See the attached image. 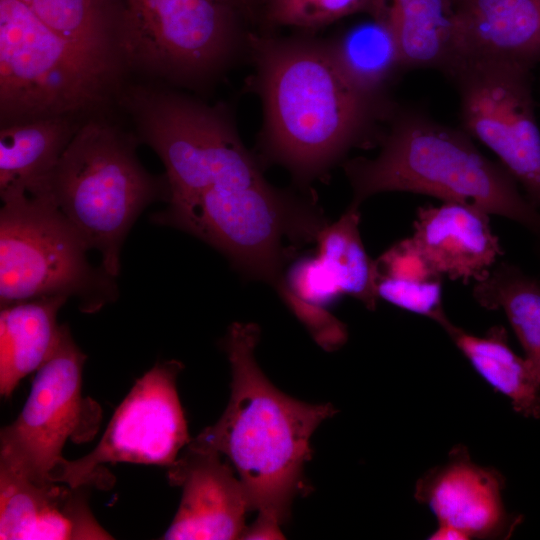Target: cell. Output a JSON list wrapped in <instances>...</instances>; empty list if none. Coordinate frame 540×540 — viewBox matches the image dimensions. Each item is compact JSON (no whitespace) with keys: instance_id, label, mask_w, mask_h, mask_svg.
Returning <instances> with one entry per match:
<instances>
[{"instance_id":"cell-1","label":"cell","mask_w":540,"mask_h":540,"mask_svg":"<svg viewBox=\"0 0 540 540\" xmlns=\"http://www.w3.org/2000/svg\"><path fill=\"white\" fill-rule=\"evenodd\" d=\"M263 107L262 146L300 185L324 176L385 116L384 98L358 89L328 42L250 34Z\"/></svg>"},{"instance_id":"cell-2","label":"cell","mask_w":540,"mask_h":540,"mask_svg":"<svg viewBox=\"0 0 540 540\" xmlns=\"http://www.w3.org/2000/svg\"><path fill=\"white\" fill-rule=\"evenodd\" d=\"M259 336L253 323L229 327L223 343L232 371L229 403L220 419L189 444L217 451L237 472L250 510L258 511L242 538L279 539L294 497L307 489L303 468L311 457L310 438L336 410L279 391L255 360Z\"/></svg>"},{"instance_id":"cell-3","label":"cell","mask_w":540,"mask_h":540,"mask_svg":"<svg viewBox=\"0 0 540 540\" xmlns=\"http://www.w3.org/2000/svg\"><path fill=\"white\" fill-rule=\"evenodd\" d=\"M358 206L383 192H412L472 204L540 236V209L514 177L482 154L464 130L415 109L395 113L376 157L344 165Z\"/></svg>"},{"instance_id":"cell-4","label":"cell","mask_w":540,"mask_h":540,"mask_svg":"<svg viewBox=\"0 0 540 540\" xmlns=\"http://www.w3.org/2000/svg\"><path fill=\"white\" fill-rule=\"evenodd\" d=\"M136 140L99 116H90L71 139L50 181L60 210L115 278L123 242L135 220L154 200L168 198L165 177H153L140 164Z\"/></svg>"},{"instance_id":"cell-5","label":"cell","mask_w":540,"mask_h":540,"mask_svg":"<svg viewBox=\"0 0 540 540\" xmlns=\"http://www.w3.org/2000/svg\"><path fill=\"white\" fill-rule=\"evenodd\" d=\"M224 254L245 277L284 289L283 266L295 246L317 239L328 223L315 203L265 179L211 187L193 201L154 215Z\"/></svg>"},{"instance_id":"cell-6","label":"cell","mask_w":540,"mask_h":540,"mask_svg":"<svg viewBox=\"0 0 540 540\" xmlns=\"http://www.w3.org/2000/svg\"><path fill=\"white\" fill-rule=\"evenodd\" d=\"M122 72L50 30L21 0H0V123L83 118L118 92Z\"/></svg>"},{"instance_id":"cell-7","label":"cell","mask_w":540,"mask_h":540,"mask_svg":"<svg viewBox=\"0 0 540 540\" xmlns=\"http://www.w3.org/2000/svg\"><path fill=\"white\" fill-rule=\"evenodd\" d=\"M0 304L74 297L85 313L118 294L115 277L93 267L85 241L51 191L0 193Z\"/></svg>"},{"instance_id":"cell-8","label":"cell","mask_w":540,"mask_h":540,"mask_svg":"<svg viewBox=\"0 0 540 540\" xmlns=\"http://www.w3.org/2000/svg\"><path fill=\"white\" fill-rule=\"evenodd\" d=\"M119 100L137 139L165 167L169 207L187 204L214 186L263 177L223 106L139 85L125 89Z\"/></svg>"},{"instance_id":"cell-9","label":"cell","mask_w":540,"mask_h":540,"mask_svg":"<svg viewBox=\"0 0 540 540\" xmlns=\"http://www.w3.org/2000/svg\"><path fill=\"white\" fill-rule=\"evenodd\" d=\"M126 68L198 84L226 68L241 44L233 0H124Z\"/></svg>"},{"instance_id":"cell-10","label":"cell","mask_w":540,"mask_h":540,"mask_svg":"<svg viewBox=\"0 0 540 540\" xmlns=\"http://www.w3.org/2000/svg\"><path fill=\"white\" fill-rule=\"evenodd\" d=\"M86 356L66 325L62 340L37 371L18 417L0 433V467L38 482H56L68 440L86 442L101 421L97 402L82 395Z\"/></svg>"},{"instance_id":"cell-11","label":"cell","mask_w":540,"mask_h":540,"mask_svg":"<svg viewBox=\"0 0 540 540\" xmlns=\"http://www.w3.org/2000/svg\"><path fill=\"white\" fill-rule=\"evenodd\" d=\"M532 68L514 61L463 56L444 73L456 84L463 130L497 156L540 209V129Z\"/></svg>"},{"instance_id":"cell-12","label":"cell","mask_w":540,"mask_h":540,"mask_svg":"<svg viewBox=\"0 0 540 540\" xmlns=\"http://www.w3.org/2000/svg\"><path fill=\"white\" fill-rule=\"evenodd\" d=\"M180 362L157 363L139 378L115 410L100 441L88 454L65 460L56 482L72 487L100 481L110 463L169 467L190 442L178 397Z\"/></svg>"},{"instance_id":"cell-13","label":"cell","mask_w":540,"mask_h":540,"mask_svg":"<svg viewBox=\"0 0 540 540\" xmlns=\"http://www.w3.org/2000/svg\"><path fill=\"white\" fill-rule=\"evenodd\" d=\"M503 476L475 463L466 447H454L445 463L426 472L415 485V499L428 506L438 525L468 539H505L521 522L503 501Z\"/></svg>"},{"instance_id":"cell-14","label":"cell","mask_w":540,"mask_h":540,"mask_svg":"<svg viewBox=\"0 0 540 540\" xmlns=\"http://www.w3.org/2000/svg\"><path fill=\"white\" fill-rule=\"evenodd\" d=\"M171 485L182 490L179 508L161 539L241 538L249 508L242 482L217 451L188 444L168 467Z\"/></svg>"},{"instance_id":"cell-15","label":"cell","mask_w":540,"mask_h":540,"mask_svg":"<svg viewBox=\"0 0 540 540\" xmlns=\"http://www.w3.org/2000/svg\"><path fill=\"white\" fill-rule=\"evenodd\" d=\"M38 482L0 467L1 540H105L85 486Z\"/></svg>"},{"instance_id":"cell-16","label":"cell","mask_w":540,"mask_h":540,"mask_svg":"<svg viewBox=\"0 0 540 540\" xmlns=\"http://www.w3.org/2000/svg\"><path fill=\"white\" fill-rule=\"evenodd\" d=\"M489 215L480 207L454 201L423 206L417 210L411 239L443 277L475 282L504 254Z\"/></svg>"},{"instance_id":"cell-17","label":"cell","mask_w":540,"mask_h":540,"mask_svg":"<svg viewBox=\"0 0 540 540\" xmlns=\"http://www.w3.org/2000/svg\"><path fill=\"white\" fill-rule=\"evenodd\" d=\"M456 58L540 61V0H455ZM454 59V60H455Z\"/></svg>"},{"instance_id":"cell-18","label":"cell","mask_w":540,"mask_h":540,"mask_svg":"<svg viewBox=\"0 0 540 540\" xmlns=\"http://www.w3.org/2000/svg\"><path fill=\"white\" fill-rule=\"evenodd\" d=\"M84 119L53 116L1 125L0 193L50 188L52 175Z\"/></svg>"},{"instance_id":"cell-19","label":"cell","mask_w":540,"mask_h":540,"mask_svg":"<svg viewBox=\"0 0 540 540\" xmlns=\"http://www.w3.org/2000/svg\"><path fill=\"white\" fill-rule=\"evenodd\" d=\"M65 296H43L1 306L0 393L9 397L19 382L57 350L66 325L57 323Z\"/></svg>"},{"instance_id":"cell-20","label":"cell","mask_w":540,"mask_h":540,"mask_svg":"<svg viewBox=\"0 0 540 540\" xmlns=\"http://www.w3.org/2000/svg\"><path fill=\"white\" fill-rule=\"evenodd\" d=\"M440 326L476 372L510 399L517 413L540 418V380L528 360L510 347L504 327L496 325L477 336L449 319Z\"/></svg>"},{"instance_id":"cell-21","label":"cell","mask_w":540,"mask_h":540,"mask_svg":"<svg viewBox=\"0 0 540 540\" xmlns=\"http://www.w3.org/2000/svg\"><path fill=\"white\" fill-rule=\"evenodd\" d=\"M57 36L123 72L124 0H21Z\"/></svg>"},{"instance_id":"cell-22","label":"cell","mask_w":540,"mask_h":540,"mask_svg":"<svg viewBox=\"0 0 540 540\" xmlns=\"http://www.w3.org/2000/svg\"><path fill=\"white\" fill-rule=\"evenodd\" d=\"M397 38L404 68H438L456 57L453 0H383Z\"/></svg>"},{"instance_id":"cell-23","label":"cell","mask_w":540,"mask_h":540,"mask_svg":"<svg viewBox=\"0 0 540 540\" xmlns=\"http://www.w3.org/2000/svg\"><path fill=\"white\" fill-rule=\"evenodd\" d=\"M373 9V17L350 26L328 44L338 65L358 89L383 98L386 86L404 64L383 0Z\"/></svg>"},{"instance_id":"cell-24","label":"cell","mask_w":540,"mask_h":540,"mask_svg":"<svg viewBox=\"0 0 540 540\" xmlns=\"http://www.w3.org/2000/svg\"><path fill=\"white\" fill-rule=\"evenodd\" d=\"M471 293L482 308L505 313L540 380V278L500 259L484 278L472 283Z\"/></svg>"},{"instance_id":"cell-25","label":"cell","mask_w":540,"mask_h":540,"mask_svg":"<svg viewBox=\"0 0 540 540\" xmlns=\"http://www.w3.org/2000/svg\"><path fill=\"white\" fill-rule=\"evenodd\" d=\"M375 269L378 298L438 325L448 320L442 301L444 277L424 258L411 237L382 253Z\"/></svg>"},{"instance_id":"cell-26","label":"cell","mask_w":540,"mask_h":540,"mask_svg":"<svg viewBox=\"0 0 540 540\" xmlns=\"http://www.w3.org/2000/svg\"><path fill=\"white\" fill-rule=\"evenodd\" d=\"M359 207L351 203L337 221L322 228L316 239L317 258L341 294L374 310L378 300L375 261L361 239Z\"/></svg>"},{"instance_id":"cell-27","label":"cell","mask_w":540,"mask_h":540,"mask_svg":"<svg viewBox=\"0 0 540 540\" xmlns=\"http://www.w3.org/2000/svg\"><path fill=\"white\" fill-rule=\"evenodd\" d=\"M380 0H267V18L276 25L316 29L366 8Z\"/></svg>"},{"instance_id":"cell-28","label":"cell","mask_w":540,"mask_h":540,"mask_svg":"<svg viewBox=\"0 0 540 540\" xmlns=\"http://www.w3.org/2000/svg\"><path fill=\"white\" fill-rule=\"evenodd\" d=\"M238 7L241 8H249L251 7L257 0H233Z\"/></svg>"},{"instance_id":"cell-29","label":"cell","mask_w":540,"mask_h":540,"mask_svg":"<svg viewBox=\"0 0 540 540\" xmlns=\"http://www.w3.org/2000/svg\"><path fill=\"white\" fill-rule=\"evenodd\" d=\"M536 251H537L538 257L540 259V236L536 237Z\"/></svg>"}]
</instances>
